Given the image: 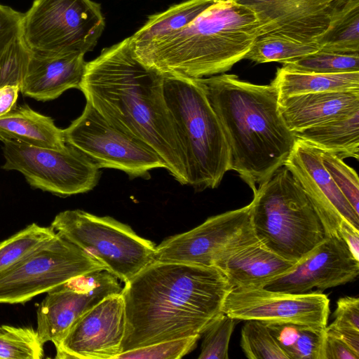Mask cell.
I'll use <instances>...</instances> for the list:
<instances>
[{
  "label": "cell",
  "instance_id": "obj_1",
  "mask_svg": "<svg viewBox=\"0 0 359 359\" xmlns=\"http://www.w3.org/2000/svg\"><path fill=\"white\" fill-rule=\"evenodd\" d=\"M164 78L137 57L128 37L86 62L79 89L112 125L149 145L185 185L186 155L165 99Z\"/></svg>",
  "mask_w": 359,
  "mask_h": 359
},
{
  "label": "cell",
  "instance_id": "obj_2",
  "mask_svg": "<svg viewBox=\"0 0 359 359\" xmlns=\"http://www.w3.org/2000/svg\"><path fill=\"white\" fill-rule=\"evenodd\" d=\"M231 289L216 267L152 262L122 288L126 331L121 353L161 341L201 337L223 313Z\"/></svg>",
  "mask_w": 359,
  "mask_h": 359
},
{
  "label": "cell",
  "instance_id": "obj_3",
  "mask_svg": "<svg viewBox=\"0 0 359 359\" xmlns=\"http://www.w3.org/2000/svg\"><path fill=\"white\" fill-rule=\"evenodd\" d=\"M195 80L223 129L230 149L231 170L255 192L283 165L295 140L280 115L276 88L229 74Z\"/></svg>",
  "mask_w": 359,
  "mask_h": 359
},
{
  "label": "cell",
  "instance_id": "obj_4",
  "mask_svg": "<svg viewBox=\"0 0 359 359\" xmlns=\"http://www.w3.org/2000/svg\"><path fill=\"white\" fill-rule=\"evenodd\" d=\"M260 35L252 10L219 0L182 29L133 47L142 63L164 76L196 79L230 70Z\"/></svg>",
  "mask_w": 359,
  "mask_h": 359
},
{
  "label": "cell",
  "instance_id": "obj_5",
  "mask_svg": "<svg viewBox=\"0 0 359 359\" xmlns=\"http://www.w3.org/2000/svg\"><path fill=\"white\" fill-rule=\"evenodd\" d=\"M253 194L252 228L258 241L271 251L297 263L326 238L308 196L285 165Z\"/></svg>",
  "mask_w": 359,
  "mask_h": 359
},
{
  "label": "cell",
  "instance_id": "obj_6",
  "mask_svg": "<svg viewBox=\"0 0 359 359\" xmlns=\"http://www.w3.org/2000/svg\"><path fill=\"white\" fill-rule=\"evenodd\" d=\"M163 89L185 151L187 185L216 188L231 170V154L215 112L195 79L165 76Z\"/></svg>",
  "mask_w": 359,
  "mask_h": 359
},
{
  "label": "cell",
  "instance_id": "obj_7",
  "mask_svg": "<svg viewBox=\"0 0 359 359\" xmlns=\"http://www.w3.org/2000/svg\"><path fill=\"white\" fill-rule=\"evenodd\" d=\"M50 226L124 283L155 262L156 245L111 217L68 210L58 213Z\"/></svg>",
  "mask_w": 359,
  "mask_h": 359
},
{
  "label": "cell",
  "instance_id": "obj_8",
  "mask_svg": "<svg viewBox=\"0 0 359 359\" xmlns=\"http://www.w3.org/2000/svg\"><path fill=\"white\" fill-rule=\"evenodd\" d=\"M105 26L100 5L93 0H34L24 13L22 34L36 55H85Z\"/></svg>",
  "mask_w": 359,
  "mask_h": 359
},
{
  "label": "cell",
  "instance_id": "obj_9",
  "mask_svg": "<svg viewBox=\"0 0 359 359\" xmlns=\"http://www.w3.org/2000/svg\"><path fill=\"white\" fill-rule=\"evenodd\" d=\"M105 269L59 234L0 273V304H25L69 280Z\"/></svg>",
  "mask_w": 359,
  "mask_h": 359
},
{
  "label": "cell",
  "instance_id": "obj_10",
  "mask_svg": "<svg viewBox=\"0 0 359 359\" xmlns=\"http://www.w3.org/2000/svg\"><path fill=\"white\" fill-rule=\"evenodd\" d=\"M64 139L100 168H113L130 177H150L165 163L145 142L112 125L86 101L82 114L65 129Z\"/></svg>",
  "mask_w": 359,
  "mask_h": 359
},
{
  "label": "cell",
  "instance_id": "obj_11",
  "mask_svg": "<svg viewBox=\"0 0 359 359\" xmlns=\"http://www.w3.org/2000/svg\"><path fill=\"white\" fill-rule=\"evenodd\" d=\"M2 168L22 173L34 188L60 196L88 192L100 177V168L83 153L66 144L50 149L4 142Z\"/></svg>",
  "mask_w": 359,
  "mask_h": 359
},
{
  "label": "cell",
  "instance_id": "obj_12",
  "mask_svg": "<svg viewBox=\"0 0 359 359\" xmlns=\"http://www.w3.org/2000/svg\"><path fill=\"white\" fill-rule=\"evenodd\" d=\"M257 241L250 203L210 217L194 229L166 238L156 246L154 260L215 267L233 252Z\"/></svg>",
  "mask_w": 359,
  "mask_h": 359
},
{
  "label": "cell",
  "instance_id": "obj_13",
  "mask_svg": "<svg viewBox=\"0 0 359 359\" xmlns=\"http://www.w3.org/2000/svg\"><path fill=\"white\" fill-rule=\"evenodd\" d=\"M222 312L236 320L302 324L325 329L330 314V299L318 291L290 293L263 287L232 288Z\"/></svg>",
  "mask_w": 359,
  "mask_h": 359
},
{
  "label": "cell",
  "instance_id": "obj_14",
  "mask_svg": "<svg viewBox=\"0 0 359 359\" xmlns=\"http://www.w3.org/2000/svg\"><path fill=\"white\" fill-rule=\"evenodd\" d=\"M118 278L105 269L72 278L47 292L36 312L43 344L56 346L72 325L106 297L121 292Z\"/></svg>",
  "mask_w": 359,
  "mask_h": 359
},
{
  "label": "cell",
  "instance_id": "obj_15",
  "mask_svg": "<svg viewBox=\"0 0 359 359\" xmlns=\"http://www.w3.org/2000/svg\"><path fill=\"white\" fill-rule=\"evenodd\" d=\"M322 150L295 137L285 165L299 182L316 210L326 236H339L341 222L346 220L359 229L356 213L325 168Z\"/></svg>",
  "mask_w": 359,
  "mask_h": 359
},
{
  "label": "cell",
  "instance_id": "obj_16",
  "mask_svg": "<svg viewBox=\"0 0 359 359\" xmlns=\"http://www.w3.org/2000/svg\"><path fill=\"white\" fill-rule=\"evenodd\" d=\"M126 315L121 293L111 294L79 318L55 346L57 359H115L121 353Z\"/></svg>",
  "mask_w": 359,
  "mask_h": 359
},
{
  "label": "cell",
  "instance_id": "obj_17",
  "mask_svg": "<svg viewBox=\"0 0 359 359\" xmlns=\"http://www.w3.org/2000/svg\"><path fill=\"white\" fill-rule=\"evenodd\" d=\"M359 274V261L351 255L341 237L326 236L294 269L263 287L278 292L304 293L323 290L354 280Z\"/></svg>",
  "mask_w": 359,
  "mask_h": 359
},
{
  "label": "cell",
  "instance_id": "obj_18",
  "mask_svg": "<svg viewBox=\"0 0 359 359\" xmlns=\"http://www.w3.org/2000/svg\"><path fill=\"white\" fill-rule=\"evenodd\" d=\"M233 1L255 13L261 25L260 36L316 42L327 29L334 11L344 0Z\"/></svg>",
  "mask_w": 359,
  "mask_h": 359
},
{
  "label": "cell",
  "instance_id": "obj_19",
  "mask_svg": "<svg viewBox=\"0 0 359 359\" xmlns=\"http://www.w3.org/2000/svg\"><path fill=\"white\" fill-rule=\"evenodd\" d=\"M278 111L292 133L350 116L359 111V90L301 94L278 99Z\"/></svg>",
  "mask_w": 359,
  "mask_h": 359
},
{
  "label": "cell",
  "instance_id": "obj_20",
  "mask_svg": "<svg viewBox=\"0 0 359 359\" xmlns=\"http://www.w3.org/2000/svg\"><path fill=\"white\" fill-rule=\"evenodd\" d=\"M86 65L83 54L45 56L31 53L20 92L39 101L55 100L69 89L79 88Z\"/></svg>",
  "mask_w": 359,
  "mask_h": 359
},
{
  "label": "cell",
  "instance_id": "obj_21",
  "mask_svg": "<svg viewBox=\"0 0 359 359\" xmlns=\"http://www.w3.org/2000/svg\"><path fill=\"white\" fill-rule=\"evenodd\" d=\"M297 263L280 257L257 241L233 252L215 267L224 274L231 287L236 288L263 287L292 271Z\"/></svg>",
  "mask_w": 359,
  "mask_h": 359
},
{
  "label": "cell",
  "instance_id": "obj_22",
  "mask_svg": "<svg viewBox=\"0 0 359 359\" xmlns=\"http://www.w3.org/2000/svg\"><path fill=\"white\" fill-rule=\"evenodd\" d=\"M0 140L57 149L66 145L63 130L53 119L26 104L15 105L0 116Z\"/></svg>",
  "mask_w": 359,
  "mask_h": 359
},
{
  "label": "cell",
  "instance_id": "obj_23",
  "mask_svg": "<svg viewBox=\"0 0 359 359\" xmlns=\"http://www.w3.org/2000/svg\"><path fill=\"white\" fill-rule=\"evenodd\" d=\"M24 13L0 4V88L18 86L24 79L31 52L22 34Z\"/></svg>",
  "mask_w": 359,
  "mask_h": 359
},
{
  "label": "cell",
  "instance_id": "obj_24",
  "mask_svg": "<svg viewBox=\"0 0 359 359\" xmlns=\"http://www.w3.org/2000/svg\"><path fill=\"white\" fill-rule=\"evenodd\" d=\"M295 137L341 159L359 157V111L348 117L293 133Z\"/></svg>",
  "mask_w": 359,
  "mask_h": 359
},
{
  "label": "cell",
  "instance_id": "obj_25",
  "mask_svg": "<svg viewBox=\"0 0 359 359\" xmlns=\"http://www.w3.org/2000/svg\"><path fill=\"white\" fill-rule=\"evenodd\" d=\"M271 84L276 88L278 99L301 94L359 90V72L320 74L281 67Z\"/></svg>",
  "mask_w": 359,
  "mask_h": 359
},
{
  "label": "cell",
  "instance_id": "obj_26",
  "mask_svg": "<svg viewBox=\"0 0 359 359\" xmlns=\"http://www.w3.org/2000/svg\"><path fill=\"white\" fill-rule=\"evenodd\" d=\"M219 0H187L149 17L146 23L130 36L133 46L139 47L172 33L191 23L207 8Z\"/></svg>",
  "mask_w": 359,
  "mask_h": 359
},
{
  "label": "cell",
  "instance_id": "obj_27",
  "mask_svg": "<svg viewBox=\"0 0 359 359\" xmlns=\"http://www.w3.org/2000/svg\"><path fill=\"white\" fill-rule=\"evenodd\" d=\"M316 42L320 50L359 53V0H344L334 11L327 29Z\"/></svg>",
  "mask_w": 359,
  "mask_h": 359
},
{
  "label": "cell",
  "instance_id": "obj_28",
  "mask_svg": "<svg viewBox=\"0 0 359 359\" xmlns=\"http://www.w3.org/2000/svg\"><path fill=\"white\" fill-rule=\"evenodd\" d=\"M266 324L289 359H323L326 327L287 323Z\"/></svg>",
  "mask_w": 359,
  "mask_h": 359
},
{
  "label": "cell",
  "instance_id": "obj_29",
  "mask_svg": "<svg viewBox=\"0 0 359 359\" xmlns=\"http://www.w3.org/2000/svg\"><path fill=\"white\" fill-rule=\"evenodd\" d=\"M320 50L317 42H303L280 36H259L245 55L256 63H289Z\"/></svg>",
  "mask_w": 359,
  "mask_h": 359
},
{
  "label": "cell",
  "instance_id": "obj_30",
  "mask_svg": "<svg viewBox=\"0 0 359 359\" xmlns=\"http://www.w3.org/2000/svg\"><path fill=\"white\" fill-rule=\"evenodd\" d=\"M50 226L36 223L27 226L0 242V273L13 266L42 245L55 237Z\"/></svg>",
  "mask_w": 359,
  "mask_h": 359
},
{
  "label": "cell",
  "instance_id": "obj_31",
  "mask_svg": "<svg viewBox=\"0 0 359 359\" xmlns=\"http://www.w3.org/2000/svg\"><path fill=\"white\" fill-rule=\"evenodd\" d=\"M43 344L32 327L0 326V359H40Z\"/></svg>",
  "mask_w": 359,
  "mask_h": 359
},
{
  "label": "cell",
  "instance_id": "obj_32",
  "mask_svg": "<svg viewBox=\"0 0 359 359\" xmlns=\"http://www.w3.org/2000/svg\"><path fill=\"white\" fill-rule=\"evenodd\" d=\"M283 68L300 72L337 74L359 72V53H339L323 50L293 62Z\"/></svg>",
  "mask_w": 359,
  "mask_h": 359
},
{
  "label": "cell",
  "instance_id": "obj_33",
  "mask_svg": "<svg viewBox=\"0 0 359 359\" xmlns=\"http://www.w3.org/2000/svg\"><path fill=\"white\" fill-rule=\"evenodd\" d=\"M241 347L249 359H289L266 323L245 320L241 332Z\"/></svg>",
  "mask_w": 359,
  "mask_h": 359
},
{
  "label": "cell",
  "instance_id": "obj_34",
  "mask_svg": "<svg viewBox=\"0 0 359 359\" xmlns=\"http://www.w3.org/2000/svg\"><path fill=\"white\" fill-rule=\"evenodd\" d=\"M236 320L222 313L207 328L198 359H228L229 345Z\"/></svg>",
  "mask_w": 359,
  "mask_h": 359
},
{
  "label": "cell",
  "instance_id": "obj_35",
  "mask_svg": "<svg viewBox=\"0 0 359 359\" xmlns=\"http://www.w3.org/2000/svg\"><path fill=\"white\" fill-rule=\"evenodd\" d=\"M200 336L175 339L126 351L115 359H179L192 351Z\"/></svg>",
  "mask_w": 359,
  "mask_h": 359
},
{
  "label": "cell",
  "instance_id": "obj_36",
  "mask_svg": "<svg viewBox=\"0 0 359 359\" xmlns=\"http://www.w3.org/2000/svg\"><path fill=\"white\" fill-rule=\"evenodd\" d=\"M321 158L336 185L359 214V180L356 171L333 153L322 151Z\"/></svg>",
  "mask_w": 359,
  "mask_h": 359
},
{
  "label": "cell",
  "instance_id": "obj_37",
  "mask_svg": "<svg viewBox=\"0 0 359 359\" xmlns=\"http://www.w3.org/2000/svg\"><path fill=\"white\" fill-rule=\"evenodd\" d=\"M334 321L327 327L332 329L359 331V299L344 297L337 302Z\"/></svg>",
  "mask_w": 359,
  "mask_h": 359
},
{
  "label": "cell",
  "instance_id": "obj_38",
  "mask_svg": "<svg viewBox=\"0 0 359 359\" xmlns=\"http://www.w3.org/2000/svg\"><path fill=\"white\" fill-rule=\"evenodd\" d=\"M358 358L359 353L355 352L341 339L326 332L323 359Z\"/></svg>",
  "mask_w": 359,
  "mask_h": 359
},
{
  "label": "cell",
  "instance_id": "obj_39",
  "mask_svg": "<svg viewBox=\"0 0 359 359\" xmlns=\"http://www.w3.org/2000/svg\"><path fill=\"white\" fill-rule=\"evenodd\" d=\"M339 236L347 245L351 255L359 261V229L344 220L339 227Z\"/></svg>",
  "mask_w": 359,
  "mask_h": 359
},
{
  "label": "cell",
  "instance_id": "obj_40",
  "mask_svg": "<svg viewBox=\"0 0 359 359\" xmlns=\"http://www.w3.org/2000/svg\"><path fill=\"white\" fill-rule=\"evenodd\" d=\"M19 92L18 86H5L0 88V116L15 106Z\"/></svg>",
  "mask_w": 359,
  "mask_h": 359
}]
</instances>
